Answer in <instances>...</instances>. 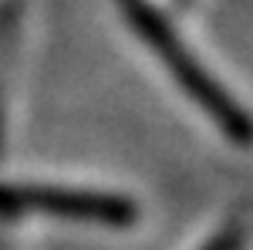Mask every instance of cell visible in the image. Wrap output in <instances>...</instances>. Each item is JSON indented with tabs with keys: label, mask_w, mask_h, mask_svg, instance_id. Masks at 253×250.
Segmentation results:
<instances>
[{
	"label": "cell",
	"mask_w": 253,
	"mask_h": 250,
	"mask_svg": "<svg viewBox=\"0 0 253 250\" xmlns=\"http://www.w3.org/2000/svg\"><path fill=\"white\" fill-rule=\"evenodd\" d=\"M0 206H31V210H47L61 213L71 220H98V223H128L132 220V206L112 200V196H78V193H7L0 190Z\"/></svg>",
	"instance_id": "1"
},
{
	"label": "cell",
	"mask_w": 253,
	"mask_h": 250,
	"mask_svg": "<svg viewBox=\"0 0 253 250\" xmlns=\"http://www.w3.org/2000/svg\"><path fill=\"white\" fill-rule=\"evenodd\" d=\"M135 24H138V31H145V38H149L159 51H162V61H166V64H172L175 71H179L182 85H186L193 95L203 98V101L210 105V112H223V108H219V98H216L213 92L203 85V81H206V78H203V71H199V68H193L189 61L182 58V51H179V44L169 38V31H166V27H162V24L149 14V10H135ZM223 115H226V112H223Z\"/></svg>",
	"instance_id": "2"
}]
</instances>
